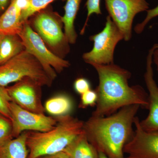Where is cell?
<instances>
[{"label":"cell","instance_id":"7a4b0ae2","mask_svg":"<svg viewBox=\"0 0 158 158\" xmlns=\"http://www.w3.org/2000/svg\"><path fill=\"white\" fill-rule=\"evenodd\" d=\"M140 107L130 105L110 116H91L84 123L88 141L109 158H125L123 148L134 134L133 125Z\"/></svg>","mask_w":158,"mask_h":158},{"label":"cell","instance_id":"44dd1931","mask_svg":"<svg viewBox=\"0 0 158 158\" xmlns=\"http://www.w3.org/2000/svg\"><path fill=\"white\" fill-rule=\"evenodd\" d=\"M12 101L6 87L0 86V113L11 119L9 104Z\"/></svg>","mask_w":158,"mask_h":158},{"label":"cell","instance_id":"f546056e","mask_svg":"<svg viewBox=\"0 0 158 158\" xmlns=\"http://www.w3.org/2000/svg\"><path fill=\"white\" fill-rule=\"evenodd\" d=\"M4 35L0 34V45H1V42H2V40Z\"/></svg>","mask_w":158,"mask_h":158},{"label":"cell","instance_id":"ffe728a7","mask_svg":"<svg viewBox=\"0 0 158 158\" xmlns=\"http://www.w3.org/2000/svg\"><path fill=\"white\" fill-rule=\"evenodd\" d=\"M13 138L11 119L0 113V146Z\"/></svg>","mask_w":158,"mask_h":158},{"label":"cell","instance_id":"5b68a950","mask_svg":"<svg viewBox=\"0 0 158 158\" xmlns=\"http://www.w3.org/2000/svg\"><path fill=\"white\" fill-rule=\"evenodd\" d=\"M28 21L24 23L19 36L21 39L25 50L35 57L49 76L54 81L56 77V73L62 72L70 66V63L48 48L42 38L34 31Z\"/></svg>","mask_w":158,"mask_h":158},{"label":"cell","instance_id":"d6986e66","mask_svg":"<svg viewBox=\"0 0 158 158\" xmlns=\"http://www.w3.org/2000/svg\"><path fill=\"white\" fill-rule=\"evenodd\" d=\"M27 7L22 13V18L24 23L27 21L32 15L45 9L49 4L56 0H26ZM65 1V0H62Z\"/></svg>","mask_w":158,"mask_h":158},{"label":"cell","instance_id":"9c48e42d","mask_svg":"<svg viewBox=\"0 0 158 158\" xmlns=\"http://www.w3.org/2000/svg\"><path fill=\"white\" fill-rule=\"evenodd\" d=\"M9 109L13 138H17L26 131H48L57 124L56 117L28 111L13 101L9 104Z\"/></svg>","mask_w":158,"mask_h":158},{"label":"cell","instance_id":"7c38bea8","mask_svg":"<svg viewBox=\"0 0 158 158\" xmlns=\"http://www.w3.org/2000/svg\"><path fill=\"white\" fill-rule=\"evenodd\" d=\"M158 44H154L149 50L146 61L144 81L148 91L149 113L146 118L139 122L142 129L148 132L158 131V87L154 79L152 66L153 53Z\"/></svg>","mask_w":158,"mask_h":158},{"label":"cell","instance_id":"8992f818","mask_svg":"<svg viewBox=\"0 0 158 158\" xmlns=\"http://www.w3.org/2000/svg\"><path fill=\"white\" fill-rule=\"evenodd\" d=\"M94 42L93 48L83 56L86 63L94 65H106L114 63V53L116 45L124 39L123 35L110 16L106 19L103 30L90 37Z\"/></svg>","mask_w":158,"mask_h":158},{"label":"cell","instance_id":"9a60e30c","mask_svg":"<svg viewBox=\"0 0 158 158\" xmlns=\"http://www.w3.org/2000/svg\"><path fill=\"white\" fill-rule=\"evenodd\" d=\"M27 131L0 146V158H28Z\"/></svg>","mask_w":158,"mask_h":158},{"label":"cell","instance_id":"83f0119b","mask_svg":"<svg viewBox=\"0 0 158 158\" xmlns=\"http://www.w3.org/2000/svg\"><path fill=\"white\" fill-rule=\"evenodd\" d=\"M153 61L157 66V70L158 72V46L154 51L153 53Z\"/></svg>","mask_w":158,"mask_h":158},{"label":"cell","instance_id":"2e32d148","mask_svg":"<svg viewBox=\"0 0 158 158\" xmlns=\"http://www.w3.org/2000/svg\"><path fill=\"white\" fill-rule=\"evenodd\" d=\"M81 0H66L64 6L65 14L61 20L64 25V33L68 42L74 44L76 42L77 35L74 27V22Z\"/></svg>","mask_w":158,"mask_h":158},{"label":"cell","instance_id":"4316f807","mask_svg":"<svg viewBox=\"0 0 158 158\" xmlns=\"http://www.w3.org/2000/svg\"><path fill=\"white\" fill-rule=\"evenodd\" d=\"M9 0H0V12H4L8 7Z\"/></svg>","mask_w":158,"mask_h":158},{"label":"cell","instance_id":"5bb4252c","mask_svg":"<svg viewBox=\"0 0 158 158\" xmlns=\"http://www.w3.org/2000/svg\"><path fill=\"white\" fill-rule=\"evenodd\" d=\"M63 151L71 158H99L98 151L88 141L84 131Z\"/></svg>","mask_w":158,"mask_h":158},{"label":"cell","instance_id":"3957f363","mask_svg":"<svg viewBox=\"0 0 158 158\" xmlns=\"http://www.w3.org/2000/svg\"><path fill=\"white\" fill-rule=\"evenodd\" d=\"M56 117L57 124L48 131H27L28 158H40L62 151L84 131V122L70 114Z\"/></svg>","mask_w":158,"mask_h":158},{"label":"cell","instance_id":"ba28073f","mask_svg":"<svg viewBox=\"0 0 158 158\" xmlns=\"http://www.w3.org/2000/svg\"><path fill=\"white\" fill-rule=\"evenodd\" d=\"M109 16L121 32L125 41L132 36L134 18L140 12L147 11L149 4L146 0H105Z\"/></svg>","mask_w":158,"mask_h":158},{"label":"cell","instance_id":"cb8c5ba5","mask_svg":"<svg viewBox=\"0 0 158 158\" xmlns=\"http://www.w3.org/2000/svg\"><path fill=\"white\" fill-rule=\"evenodd\" d=\"M147 14L144 20L140 23L136 25L135 27V31L137 34H141L144 31V28L149 22L151 20L158 16V5L155 8L148 10Z\"/></svg>","mask_w":158,"mask_h":158},{"label":"cell","instance_id":"4fadbf2b","mask_svg":"<svg viewBox=\"0 0 158 158\" xmlns=\"http://www.w3.org/2000/svg\"><path fill=\"white\" fill-rule=\"evenodd\" d=\"M26 6V0H11L0 16V34L19 35L24 23L22 18V13Z\"/></svg>","mask_w":158,"mask_h":158},{"label":"cell","instance_id":"f1b7e54d","mask_svg":"<svg viewBox=\"0 0 158 158\" xmlns=\"http://www.w3.org/2000/svg\"><path fill=\"white\" fill-rule=\"evenodd\" d=\"M99 158H109L104 153L102 152H98Z\"/></svg>","mask_w":158,"mask_h":158},{"label":"cell","instance_id":"6da1fadb","mask_svg":"<svg viewBox=\"0 0 158 158\" xmlns=\"http://www.w3.org/2000/svg\"><path fill=\"white\" fill-rule=\"evenodd\" d=\"M92 66L97 72L99 83L95 90L98 95L96 109L91 116H110L121 108L133 105L148 110V94L140 85L130 86L131 73L128 70L114 63Z\"/></svg>","mask_w":158,"mask_h":158},{"label":"cell","instance_id":"484cf974","mask_svg":"<svg viewBox=\"0 0 158 158\" xmlns=\"http://www.w3.org/2000/svg\"><path fill=\"white\" fill-rule=\"evenodd\" d=\"M40 158H71L70 156L64 151H61L60 152L51 155L45 156Z\"/></svg>","mask_w":158,"mask_h":158},{"label":"cell","instance_id":"ac0fdd59","mask_svg":"<svg viewBox=\"0 0 158 158\" xmlns=\"http://www.w3.org/2000/svg\"><path fill=\"white\" fill-rule=\"evenodd\" d=\"M73 102L68 95L59 94L48 99L44 105V110L54 117L69 115L73 109Z\"/></svg>","mask_w":158,"mask_h":158},{"label":"cell","instance_id":"e0dca14e","mask_svg":"<svg viewBox=\"0 0 158 158\" xmlns=\"http://www.w3.org/2000/svg\"><path fill=\"white\" fill-rule=\"evenodd\" d=\"M24 50V47L18 35H4L0 45V65Z\"/></svg>","mask_w":158,"mask_h":158},{"label":"cell","instance_id":"277c9868","mask_svg":"<svg viewBox=\"0 0 158 158\" xmlns=\"http://www.w3.org/2000/svg\"><path fill=\"white\" fill-rule=\"evenodd\" d=\"M26 77L42 86L50 87L53 81L35 57L24 50L0 65V86L6 87Z\"/></svg>","mask_w":158,"mask_h":158},{"label":"cell","instance_id":"8fae6325","mask_svg":"<svg viewBox=\"0 0 158 158\" xmlns=\"http://www.w3.org/2000/svg\"><path fill=\"white\" fill-rule=\"evenodd\" d=\"M140 120L134 119L135 131L132 136L125 145V158H158V131L148 132L142 129Z\"/></svg>","mask_w":158,"mask_h":158},{"label":"cell","instance_id":"d4e9b609","mask_svg":"<svg viewBox=\"0 0 158 158\" xmlns=\"http://www.w3.org/2000/svg\"><path fill=\"white\" fill-rule=\"evenodd\" d=\"M73 87L76 92L81 95L90 90V82L84 78L77 79L74 83Z\"/></svg>","mask_w":158,"mask_h":158},{"label":"cell","instance_id":"30bf717a","mask_svg":"<svg viewBox=\"0 0 158 158\" xmlns=\"http://www.w3.org/2000/svg\"><path fill=\"white\" fill-rule=\"evenodd\" d=\"M40 84L26 77L15 85L6 88L12 101L25 110L34 113L44 114L42 103V90Z\"/></svg>","mask_w":158,"mask_h":158},{"label":"cell","instance_id":"7402d4cb","mask_svg":"<svg viewBox=\"0 0 158 158\" xmlns=\"http://www.w3.org/2000/svg\"><path fill=\"white\" fill-rule=\"evenodd\" d=\"M97 99L96 91L90 89L81 95L79 107L84 109L88 107L94 106L96 105Z\"/></svg>","mask_w":158,"mask_h":158},{"label":"cell","instance_id":"52a82bcc","mask_svg":"<svg viewBox=\"0 0 158 158\" xmlns=\"http://www.w3.org/2000/svg\"><path fill=\"white\" fill-rule=\"evenodd\" d=\"M33 19L32 25L35 32L42 38L45 44L58 56L69 52L68 40L62 30L61 18L49 11H41L37 13Z\"/></svg>","mask_w":158,"mask_h":158},{"label":"cell","instance_id":"603a6c76","mask_svg":"<svg viewBox=\"0 0 158 158\" xmlns=\"http://www.w3.org/2000/svg\"><path fill=\"white\" fill-rule=\"evenodd\" d=\"M87 7V17L84 27L81 31V34L85 33V29L87 27L89 18L92 14L101 15L102 12L100 9V0H87L86 4Z\"/></svg>","mask_w":158,"mask_h":158}]
</instances>
